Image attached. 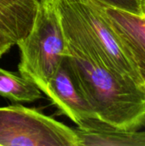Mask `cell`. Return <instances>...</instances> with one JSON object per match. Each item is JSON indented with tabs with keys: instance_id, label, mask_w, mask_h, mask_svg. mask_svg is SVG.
<instances>
[{
	"instance_id": "cell-1",
	"label": "cell",
	"mask_w": 145,
	"mask_h": 146,
	"mask_svg": "<svg viewBox=\"0 0 145 146\" xmlns=\"http://www.w3.org/2000/svg\"><path fill=\"white\" fill-rule=\"evenodd\" d=\"M60 19L69 71L97 118L120 129L139 131L145 126L144 90L106 67L84 34L66 17Z\"/></svg>"
},
{
	"instance_id": "cell-2",
	"label": "cell",
	"mask_w": 145,
	"mask_h": 146,
	"mask_svg": "<svg viewBox=\"0 0 145 146\" xmlns=\"http://www.w3.org/2000/svg\"><path fill=\"white\" fill-rule=\"evenodd\" d=\"M20 50L19 73L41 91L67 55V44L55 0L38 1L32 26L16 44Z\"/></svg>"
},
{
	"instance_id": "cell-3",
	"label": "cell",
	"mask_w": 145,
	"mask_h": 146,
	"mask_svg": "<svg viewBox=\"0 0 145 146\" xmlns=\"http://www.w3.org/2000/svg\"><path fill=\"white\" fill-rule=\"evenodd\" d=\"M55 2L57 9L65 14L95 47L100 61L106 67L132 79L144 89L138 73L125 55L103 15L100 1L55 0Z\"/></svg>"
},
{
	"instance_id": "cell-4",
	"label": "cell",
	"mask_w": 145,
	"mask_h": 146,
	"mask_svg": "<svg viewBox=\"0 0 145 146\" xmlns=\"http://www.w3.org/2000/svg\"><path fill=\"white\" fill-rule=\"evenodd\" d=\"M0 146H78L74 129L35 109L0 107Z\"/></svg>"
},
{
	"instance_id": "cell-5",
	"label": "cell",
	"mask_w": 145,
	"mask_h": 146,
	"mask_svg": "<svg viewBox=\"0 0 145 146\" xmlns=\"http://www.w3.org/2000/svg\"><path fill=\"white\" fill-rule=\"evenodd\" d=\"M103 15L138 73L145 91V15L113 8L101 2Z\"/></svg>"
},
{
	"instance_id": "cell-6",
	"label": "cell",
	"mask_w": 145,
	"mask_h": 146,
	"mask_svg": "<svg viewBox=\"0 0 145 146\" xmlns=\"http://www.w3.org/2000/svg\"><path fill=\"white\" fill-rule=\"evenodd\" d=\"M43 93L57 108L60 114L68 116L76 125L85 119L97 117L78 89L69 71L66 56Z\"/></svg>"
},
{
	"instance_id": "cell-7",
	"label": "cell",
	"mask_w": 145,
	"mask_h": 146,
	"mask_svg": "<svg viewBox=\"0 0 145 146\" xmlns=\"http://www.w3.org/2000/svg\"><path fill=\"white\" fill-rule=\"evenodd\" d=\"M38 2L0 0V37L15 45L30 31Z\"/></svg>"
},
{
	"instance_id": "cell-8",
	"label": "cell",
	"mask_w": 145,
	"mask_h": 146,
	"mask_svg": "<svg viewBox=\"0 0 145 146\" xmlns=\"http://www.w3.org/2000/svg\"><path fill=\"white\" fill-rule=\"evenodd\" d=\"M0 96L14 103H32L43 98V92L19 72L0 68Z\"/></svg>"
},
{
	"instance_id": "cell-9",
	"label": "cell",
	"mask_w": 145,
	"mask_h": 146,
	"mask_svg": "<svg viewBox=\"0 0 145 146\" xmlns=\"http://www.w3.org/2000/svg\"><path fill=\"white\" fill-rule=\"evenodd\" d=\"M115 9L137 15H144V0H98Z\"/></svg>"
},
{
	"instance_id": "cell-10",
	"label": "cell",
	"mask_w": 145,
	"mask_h": 146,
	"mask_svg": "<svg viewBox=\"0 0 145 146\" xmlns=\"http://www.w3.org/2000/svg\"><path fill=\"white\" fill-rule=\"evenodd\" d=\"M12 46H13V45H12L9 41L5 40V39H3V38L0 37V58H1L5 53H7V52L10 50V48H11Z\"/></svg>"
},
{
	"instance_id": "cell-11",
	"label": "cell",
	"mask_w": 145,
	"mask_h": 146,
	"mask_svg": "<svg viewBox=\"0 0 145 146\" xmlns=\"http://www.w3.org/2000/svg\"><path fill=\"white\" fill-rule=\"evenodd\" d=\"M144 15H145V0H144Z\"/></svg>"
},
{
	"instance_id": "cell-12",
	"label": "cell",
	"mask_w": 145,
	"mask_h": 146,
	"mask_svg": "<svg viewBox=\"0 0 145 146\" xmlns=\"http://www.w3.org/2000/svg\"><path fill=\"white\" fill-rule=\"evenodd\" d=\"M36 1H37V2H38V1H40V0H36Z\"/></svg>"
}]
</instances>
